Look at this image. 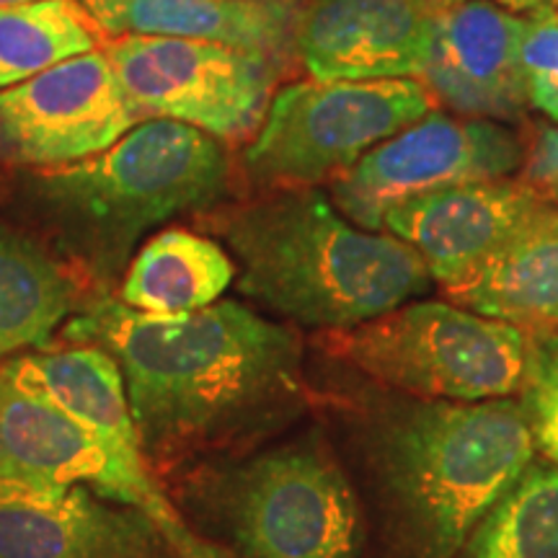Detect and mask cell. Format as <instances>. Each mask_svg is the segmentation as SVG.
Here are the masks:
<instances>
[{
    "label": "cell",
    "mask_w": 558,
    "mask_h": 558,
    "mask_svg": "<svg viewBox=\"0 0 558 558\" xmlns=\"http://www.w3.org/2000/svg\"><path fill=\"white\" fill-rule=\"evenodd\" d=\"M233 558H357L362 512L320 437H298L192 478Z\"/></svg>",
    "instance_id": "6"
},
{
    "label": "cell",
    "mask_w": 558,
    "mask_h": 558,
    "mask_svg": "<svg viewBox=\"0 0 558 558\" xmlns=\"http://www.w3.org/2000/svg\"><path fill=\"white\" fill-rule=\"evenodd\" d=\"M460 308L527 331L558 329V205L546 199L476 271L445 290Z\"/></svg>",
    "instance_id": "17"
},
{
    "label": "cell",
    "mask_w": 558,
    "mask_h": 558,
    "mask_svg": "<svg viewBox=\"0 0 558 558\" xmlns=\"http://www.w3.org/2000/svg\"><path fill=\"white\" fill-rule=\"evenodd\" d=\"M520 401L527 411L535 445L558 465V331H530Z\"/></svg>",
    "instance_id": "22"
},
{
    "label": "cell",
    "mask_w": 558,
    "mask_h": 558,
    "mask_svg": "<svg viewBox=\"0 0 558 558\" xmlns=\"http://www.w3.org/2000/svg\"><path fill=\"white\" fill-rule=\"evenodd\" d=\"M362 452L409 558H456L535 458L522 401H429L399 393L362 409Z\"/></svg>",
    "instance_id": "3"
},
{
    "label": "cell",
    "mask_w": 558,
    "mask_h": 558,
    "mask_svg": "<svg viewBox=\"0 0 558 558\" xmlns=\"http://www.w3.org/2000/svg\"><path fill=\"white\" fill-rule=\"evenodd\" d=\"M525 26L492 0L437 5L422 83L471 120L518 122L530 107L520 62Z\"/></svg>",
    "instance_id": "13"
},
{
    "label": "cell",
    "mask_w": 558,
    "mask_h": 558,
    "mask_svg": "<svg viewBox=\"0 0 558 558\" xmlns=\"http://www.w3.org/2000/svg\"><path fill=\"white\" fill-rule=\"evenodd\" d=\"M65 339L117 362L140 448L156 473L254 442L305 407L298 331L235 300L153 316L104 292L68 320Z\"/></svg>",
    "instance_id": "1"
},
{
    "label": "cell",
    "mask_w": 558,
    "mask_h": 558,
    "mask_svg": "<svg viewBox=\"0 0 558 558\" xmlns=\"http://www.w3.org/2000/svg\"><path fill=\"white\" fill-rule=\"evenodd\" d=\"M81 305L73 275L50 251L0 226V365L50 347Z\"/></svg>",
    "instance_id": "18"
},
{
    "label": "cell",
    "mask_w": 558,
    "mask_h": 558,
    "mask_svg": "<svg viewBox=\"0 0 558 558\" xmlns=\"http://www.w3.org/2000/svg\"><path fill=\"white\" fill-rule=\"evenodd\" d=\"M137 120L107 52L90 50L0 90V153L58 169L111 148Z\"/></svg>",
    "instance_id": "11"
},
{
    "label": "cell",
    "mask_w": 558,
    "mask_h": 558,
    "mask_svg": "<svg viewBox=\"0 0 558 558\" xmlns=\"http://www.w3.org/2000/svg\"><path fill=\"white\" fill-rule=\"evenodd\" d=\"M429 111L432 94L416 78L290 83L271 96L243 163L259 181L311 186L337 179Z\"/></svg>",
    "instance_id": "8"
},
{
    "label": "cell",
    "mask_w": 558,
    "mask_h": 558,
    "mask_svg": "<svg viewBox=\"0 0 558 558\" xmlns=\"http://www.w3.org/2000/svg\"><path fill=\"white\" fill-rule=\"evenodd\" d=\"M546 199L530 181H469L401 202L386 213L383 230L409 243L439 288L450 290Z\"/></svg>",
    "instance_id": "15"
},
{
    "label": "cell",
    "mask_w": 558,
    "mask_h": 558,
    "mask_svg": "<svg viewBox=\"0 0 558 558\" xmlns=\"http://www.w3.org/2000/svg\"><path fill=\"white\" fill-rule=\"evenodd\" d=\"M0 469L135 507L181 558H233L163 492L140 448L120 367L99 347L39 349L0 365Z\"/></svg>",
    "instance_id": "2"
},
{
    "label": "cell",
    "mask_w": 558,
    "mask_h": 558,
    "mask_svg": "<svg viewBox=\"0 0 558 558\" xmlns=\"http://www.w3.org/2000/svg\"><path fill=\"white\" fill-rule=\"evenodd\" d=\"M525 156L520 135L507 124L429 111L331 179V202L354 226L383 233V218L401 202L469 181L505 179Z\"/></svg>",
    "instance_id": "10"
},
{
    "label": "cell",
    "mask_w": 558,
    "mask_h": 558,
    "mask_svg": "<svg viewBox=\"0 0 558 558\" xmlns=\"http://www.w3.org/2000/svg\"><path fill=\"white\" fill-rule=\"evenodd\" d=\"M104 52L140 117L243 137L267 114L275 68L264 54L173 37H122Z\"/></svg>",
    "instance_id": "9"
},
{
    "label": "cell",
    "mask_w": 558,
    "mask_h": 558,
    "mask_svg": "<svg viewBox=\"0 0 558 558\" xmlns=\"http://www.w3.org/2000/svg\"><path fill=\"white\" fill-rule=\"evenodd\" d=\"M239 269V290L320 331L386 316L429 290L409 243L347 220L316 186H284L205 218Z\"/></svg>",
    "instance_id": "4"
},
{
    "label": "cell",
    "mask_w": 558,
    "mask_h": 558,
    "mask_svg": "<svg viewBox=\"0 0 558 558\" xmlns=\"http://www.w3.org/2000/svg\"><path fill=\"white\" fill-rule=\"evenodd\" d=\"M94 50V32L78 0H37L0 9V90Z\"/></svg>",
    "instance_id": "21"
},
{
    "label": "cell",
    "mask_w": 558,
    "mask_h": 558,
    "mask_svg": "<svg viewBox=\"0 0 558 558\" xmlns=\"http://www.w3.org/2000/svg\"><path fill=\"white\" fill-rule=\"evenodd\" d=\"M435 0H308L295 52L316 81L422 78Z\"/></svg>",
    "instance_id": "14"
},
{
    "label": "cell",
    "mask_w": 558,
    "mask_h": 558,
    "mask_svg": "<svg viewBox=\"0 0 558 558\" xmlns=\"http://www.w3.org/2000/svg\"><path fill=\"white\" fill-rule=\"evenodd\" d=\"M435 3L442 5V3H458V0H435ZM492 3L505 5V9L514 13H533V16L558 11V0H492Z\"/></svg>",
    "instance_id": "25"
},
{
    "label": "cell",
    "mask_w": 558,
    "mask_h": 558,
    "mask_svg": "<svg viewBox=\"0 0 558 558\" xmlns=\"http://www.w3.org/2000/svg\"><path fill=\"white\" fill-rule=\"evenodd\" d=\"M235 275L233 256L218 241L171 228L132 256L120 300L153 316H181L218 303Z\"/></svg>",
    "instance_id": "19"
},
{
    "label": "cell",
    "mask_w": 558,
    "mask_h": 558,
    "mask_svg": "<svg viewBox=\"0 0 558 558\" xmlns=\"http://www.w3.org/2000/svg\"><path fill=\"white\" fill-rule=\"evenodd\" d=\"M90 24L117 37L226 45L271 62L295 50L298 0H78Z\"/></svg>",
    "instance_id": "16"
},
{
    "label": "cell",
    "mask_w": 558,
    "mask_h": 558,
    "mask_svg": "<svg viewBox=\"0 0 558 558\" xmlns=\"http://www.w3.org/2000/svg\"><path fill=\"white\" fill-rule=\"evenodd\" d=\"M463 558H558V465L530 460L465 543Z\"/></svg>",
    "instance_id": "20"
},
{
    "label": "cell",
    "mask_w": 558,
    "mask_h": 558,
    "mask_svg": "<svg viewBox=\"0 0 558 558\" xmlns=\"http://www.w3.org/2000/svg\"><path fill=\"white\" fill-rule=\"evenodd\" d=\"M324 347L383 388L414 399L478 403L522 388L530 331L456 303H403L386 316L329 331Z\"/></svg>",
    "instance_id": "7"
},
{
    "label": "cell",
    "mask_w": 558,
    "mask_h": 558,
    "mask_svg": "<svg viewBox=\"0 0 558 558\" xmlns=\"http://www.w3.org/2000/svg\"><path fill=\"white\" fill-rule=\"evenodd\" d=\"M0 558H181L156 520L83 486L0 469Z\"/></svg>",
    "instance_id": "12"
},
{
    "label": "cell",
    "mask_w": 558,
    "mask_h": 558,
    "mask_svg": "<svg viewBox=\"0 0 558 558\" xmlns=\"http://www.w3.org/2000/svg\"><path fill=\"white\" fill-rule=\"evenodd\" d=\"M520 62L527 104L558 122V11L527 21Z\"/></svg>",
    "instance_id": "23"
},
{
    "label": "cell",
    "mask_w": 558,
    "mask_h": 558,
    "mask_svg": "<svg viewBox=\"0 0 558 558\" xmlns=\"http://www.w3.org/2000/svg\"><path fill=\"white\" fill-rule=\"evenodd\" d=\"M24 3H37V0H0V9H5V5H24Z\"/></svg>",
    "instance_id": "26"
},
{
    "label": "cell",
    "mask_w": 558,
    "mask_h": 558,
    "mask_svg": "<svg viewBox=\"0 0 558 558\" xmlns=\"http://www.w3.org/2000/svg\"><path fill=\"white\" fill-rule=\"evenodd\" d=\"M228 173L213 135L148 120L96 156L34 173L29 184L62 248L99 282H111L150 228L218 205Z\"/></svg>",
    "instance_id": "5"
},
{
    "label": "cell",
    "mask_w": 558,
    "mask_h": 558,
    "mask_svg": "<svg viewBox=\"0 0 558 558\" xmlns=\"http://www.w3.org/2000/svg\"><path fill=\"white\" fill-rule=\"evenodd\" d=\"M525 169L530 184L550 194L558 190V128L541 130L525 156Z\"/></svg>",
    "instance_id": "24"
},
{
    "label": "cell",
    "mask_w": 558,
    "mask_h": 558,
    "mask_svg": "<svg viewBox=\"0 0 558 558\" xmlns=\"http://www.w3.org/2000/svg\"><path fill=\"white\" fill-rule=\"evenodd\" d=\"M554 197H556V199H558V190H556V192H554Z\"/></svg>",
    "instance_id": "27"
}]
</instances>
